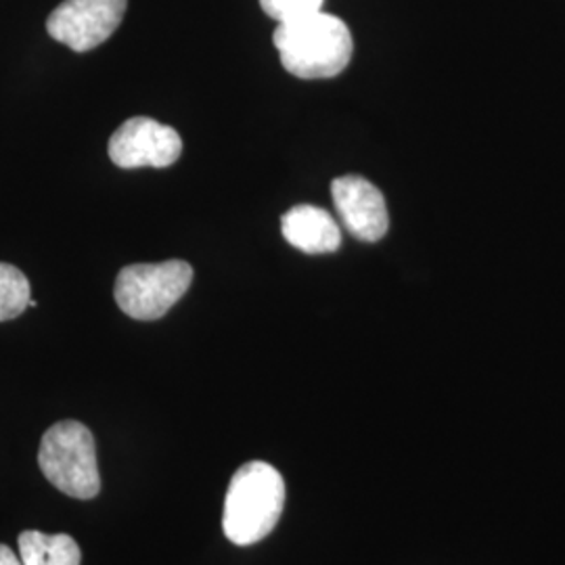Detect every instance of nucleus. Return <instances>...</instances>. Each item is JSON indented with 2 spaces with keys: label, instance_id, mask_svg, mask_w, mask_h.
<instances>
[{
  "label": "nucleus",
  "instance_id": "obj_1",
  "mask_svg": "<svg viewBox=\"0 0 565 565\" xmlns=\"http://www.w3.org/2000/svg\"><path fill=\"white\" fill-rule=\"evenodd\" d=\"M273 42L281 55L282 67L303 81L340 76L354 53L348 25L323 11L279 23Z\"/></svg>",
  "mask_w": 565,
  "mask_h": 565
},
{
  "label": "nucleus",
  "instance_id": "obj_2",
  "mask_svg": "<svg viewBox=\"0 0 565 565\" xmlns=\"http://www.w3.org/2000/svg\"><path fill=\"white\" fill-rule=\"evenodd\" d=\"M285 507L282 476L264 461H249L237 469L224 499V536L237 546L266 539L281 520Z\"/></svg>",
  "mask_w": 565,
  "mask_h": 565
},
{
  "label": "nucleus",
  "instance_id": "obj_3",
  "mask_svg": "<svg viewBox=\"0 0 565 565\" xmlns=\"http://www.w3.org/2000/svg\"><path fill=\"white\" fill-rule=\"evenodd\" d=\"M39 465L44 478L72 499L90 501L102 492L95 438L81 422H60L44 431Z\"/></svg>",
  "mask_w": 565,
  "mask_h": 565
},
{
  "label": "nucleus",
  "instance_id": "obj_4",
  "mask_svg": "<svg viewBox=\"0 0 565 565\" xmlns=\"http://www.w3.org/2000/svg\"><path fill=\"white\" fill-rule=\"evenodd\" d=\"M193 281V268L184 260L124 266L114 296L121 312L135 321H158L181 300Z\"/></svg>",
  "mask_w": 565,
  "mask_h": 565
},
{
  "label": "nucleus",
  "instance_id": "obj_5",
  "mask_svg": "<svg viewBox=\"0 0 565 565\" xmlns=\"http://www.w3.org/2000/svg\"><path fill=\"white\" fill-rule=\"evenodd\" d=\"M128 0H65L49 15L51 39L76 53L97 49L120 28Z\"/></svg>",
  "mask_w": 565,
  "mask_h": 565
},
{
  "label": "nucleus",
  "instance_id": "obj_6",
  "mask_svg": "<svg viewBox=\"0 0 565 565\" xmlns=\"http://www.w3.org/2000/svg\"><path fill=\"white\" fill-rule=\"evenodd\" d=\"M181 135L151 118H130L109 139V158L118 168H168L181 158Z\"/></svg>",
  "mask_w": 565,
  "mask_h": 565
},
{
  "label": "nucleus",
  "instance_id": "obj_7",
  "mask_svg": "<svg viewBox=\"0 0 565 565\" xmlns=\"http://www.w3.org/2000/svg\"><path fill=\"white\" fill-rule=\"evenodd\" d=\"M338 216L350 235L364 243L384 239L390 228V214L384 193L359 174H348L331 182Z\"/></svg>",
  "mask_w": 565,
  "mask_h": 565
},
{
  "label": "nucleus",
  "instance_id": "obj_8",
  "mask_svg": "<svg viewBox=\"0 0 565 565\" xmlns=\"http://www.w3.org/2000/svg\"><path fill=\"white\" fill-rule=\"evenodd\" d=\"M281 233L285 242L310 256L333 254L342 245V228L338 221L317 205H296L282 214Z\"/></svg>",
  "mask_w": 565,
  "mask_h": 565
},
{
  "label": "nucleus",
  "instance_id": "obj_9",
  "mask_svg": "<svg viewBox=\"0 0 565 565\" xmlns=\"http://www.w3.org/2000/svg\"><path fill=\"white\" fill-rule=\"evenodd\" d=\"M18 543L23 565H81L82 562L81 546L67 534L25 530Z\"/></svg>",
  "mask_w": 565,
  "mask_h": 565
},
{
  "label": "nucleus",
  "instance_id": "obj_10",
  "mask_svg": "<svg viewBox=\"0 0 565 565\" xmlns=\"http://www.w3.org/2000/svg\"><path fill=\"white\" fill-rule=\"evenodd\" d=\"M32 302L28 277L13 264L0 263V323L23 315Z\"/></svg>",
  "mask_w": 565,
  "mask_h": 565
},
{
  "label": "nucleus",
  "instance_id": "obj_11",
  "mask_svg": "<svg viewBox=\"0 0 565 565\" xmlns=\"http://www.w3.org/2000/svg\"><path fill=\"white\" fill-rule=\"evenodd\" d=\"M323 2L324 0H260V7L268 18L287 23L323 11Z\"/></svg>",
  "mask_w": 565,
  "mask_h": 565
},
{
  "label": "nucleus",
  "instance_id": "obj_12",
  "mask_svg": "<svg viewBox=\"0 0 565 565\" xmlns=\"http://www.w3.org/2000/svg\"><path fill=\"white\" fill-rule=\"evenodd\" d=\"M0 565H23L21 564V557H18L13 553V548H9L7 545H0Z\"/></svg>",
  "mask_w": 565,
  "mask_h": 565
}]
</instances>
